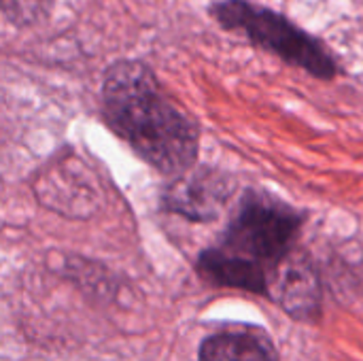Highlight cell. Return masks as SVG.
Here are the masks:
<instances>
[{
    "mask_svg": "<svg viewBox=\"0 0 363 361\" xmlns=\"http://www.w3.org/2000/svg\"><path fill=\"white\" fill-rule=\"evenodd\" d=\"M102 117L136 155L174 179L191 170L200 149V128L138 60H117L102 77Z\"/></svg>",
    "mask_w": 363,
    "mask_h": 361,
    "instance_id": "6da1fadb",
    "label": "cell"
},
{
    "mask_svg": "<svg viewBox=\"0 0 363 361\" xmlns=\"http://www.w3.org/2000/svg\"><path fill=\"white\" fill-rule=\"evenodd\" d=\"M304 215L287 202L249 189L219 236V243L198 257L200 277L228 289L270 298L272 283L296 251Z\"/></svg>",
    "mask_w": 363,
    "mask_h": 361,
    "instance_id": "7a4b0ae2",
    "label": "cell"
},
{
    "mask_svg": "<svg viewBox=\"0 0 363 361\" xmlns=\"http://www.w3.org/2000/svg\"><path fill=\"white\" fill-rule=\"evenodd\" d=\"M211 15L223 30L245 36L251 45L317 79H334L338 74V62L323 40L268 6L249 0H221L211 6Z\"/></svg>",
    "mask_w": 363,
    "mask_h": 361,
    "instance_id": "3957f363",
    "label": "cell"
},
{
    "mask_svg": "<svg viewBox=\"0 0 363 361\" xmlns=\"http://www.w3.org/2000/svg\"><path fill=\"white\" fill-rule=\"evenodd\" d=\"M234 185L230 177L215 170H187L177 177L164 194V209L191 221H211L230 200Z\"/></svg>",
    "mask_w": 363,
    "mask_h": 361,
    "instance_id": "277c9868",
    "label": "cell"
},
{
    "mask_svg": "<svg viewBox=\"0 0 363 361\" xmlns=\"http://www.w3.org/2000/svg\"><path fill=\"white\" fill-rule=\"evenodd\" d=\"M270 298L298 321H317L321 313V285L308 257L296 251L281 266Z\"/></svg>",
    "mask_w": 363,
    "mask_h": 361,
    "instance_id": "5b68a950",
    "label": "cell"
},
{
    "mask_svg": "<svg viewBox=\"0 0 363 361\" xmlns=\"http://www.w3.org/2000/svg\"><path fill=\"white\" fill-rule=\"evenodd\" d=\"M200 361H279L272 343L253 330H230L208 336L198 353Z\"/></svg>",
    "mask_w": 363,
    "mask_h": 361,
    "instance_id": "8992f818",
    "label": "cell"
},
{
    "mask_svg": "<svg viewBox=\"0 0 363 361\" xmlns=\"http://www.w3.org/2000/svg\"><path fill=\"white\" fill-rule=\"evenodd\" d=\"M53 4L55 0H0V11L9 23L28 28L45 21L51 15Z\"/></svg>",
    "mask_w": 363,
    "mask_h": 361,
    "instance_id": "52a82bcc",
    "label": "cell"
}]
</instances>
